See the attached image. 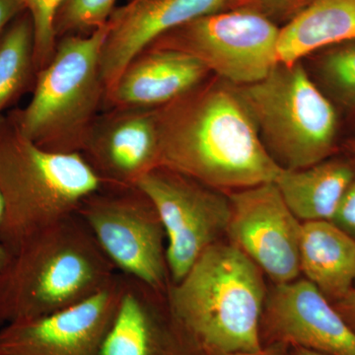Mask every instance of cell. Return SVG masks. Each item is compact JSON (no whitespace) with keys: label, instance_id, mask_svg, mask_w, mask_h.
Instances as JSON below:
<instances>
[{"label":"cell","instance_id":"19","mask_svg":"<svg viewBox=\"0 0 355 355\" xmlns=\"http://www.w3.org/2000/svg\"><path fill=\"white\" fill-rule=\"evenodd\" d=\"M354 176L347 161L324 160L305 169H282L275 184L299 220L331 221Z\"/></svg>","mask_w":355,"mask_h":355},{"label":"cell","instance_id":"10","mask_svg":"<svg viewBox=\"0 0 355 355\" xmlns=\"http://www.w3.org/2000/svg\"><path fill=\"white\" fill-rule=\"evenodd\" d=\"M226 234L275 284L297 279L302 222L292 214L275 183L233 191Z\"/></svg>","mask_w":355,"mask_h":355},{"label":"cell","instance_id":"20","mask_svg":"<svg viewBox=\"0 0 355 355\" xmlns=\"http://www.w3.org/2000/svg\"><path fill=\"white\" fill-rule=\"evenodd\" d=\"M36 74L34 28L24 11L0 38V114L34 88Z\"/></svg>","mask_w":355,"mask_h":355},{"label":"cell","instance_id":"11","mask_svg":"<svg viewBox=\"0 0 355 355\" xmlns=\"http://www.w3.org/2000/svg\"><path fill=\"white\" fill-rule=\"evenodd\" d=\"M121 273L85 300L0 328V355H100L118 309Z\"/></svg>","mask_w":355,"mask_h":355},{"label":"cell","instance_id":"32","mask_svg":"<svg viewBox=\"0 0 355 355\" xmlns=\"http://www.w3.org/2000/svg\"><path fill=\"white\" fill-rule=\"evenodd\" d=\"M137 1H141V0H132L130 2H137Z\"/></svg>","mask_w":355,"mask_h":355},{"label":"cell","instance_id":"14","mask_svg":"<svg viewBox=\"0 0 355 355\" xmlns=\"http://www.w3.org/2000/svg\"><path fill=\"white\" fill-rule=\"evenodd\" d=\"M104 188H133L159 167V135L155 110L116 109L95 121L83 151Z\"/></svg>","mask_w":355,"mask_h":355},{"label":"cell","instance_id":"26","mask_svg":"<svg viewBox=\"0 0 355 355\" xmlns=\"http://www.w3.org/2000/svg\"><path fill=\"white\" fill-rule=\"evenodd\" d=\"M254 3L258 4L261 8L266 10L284 11L292 10L297 8V6H307L311 0H251Z\"/></svg>","mask_w":355,"mask_h":355},{"label":"cell","instance_id":"22","mask_svg":"<svg viewBox=\"0 0 355 355\" xmlns=\"http://www.w3.org/2000/svg\"><path fill=\"white\" fill-rule=\"evenodd\" d=\"M67 0H22L34 28L35 64L37 72L46 67L55 55V19Z\"/></svg>","mask_w":355,"mask_h":355},{"label":"cell","instance_id":"21","mask_svg":"<svg viewBox=\"0 0 355 355\" xmlns=\"http://www.w3.org/2000/svg\"><path fill=\"white\" fill-rule=\"evenodd\" d=\"M318 70L331 94L343 106L355 108V41L329 51Z\"/></svg>","mask_w":355,"mask_h":355},{"label":"cell","instance_id":"28","mask_svg":"<svg viewBox=\"0 0 355 355\" xmlns=\"http://www.w3.org/2000/svg\"><path fill=\"white\" fill-rule=\"evenodd\" d=\"M2 216H3V202H2L1 196H0V223H1ZM9 258H10V254H9L6 248L2 246L1 243H0V272H1L2 268L6 266Z\"/></svg>","mask_w":355,"mask_h":355},{"label":"cell","instance_id":"8","mask_svg":"<svg viewBox=\"0 0 355 355\" xmlns=\"http://www.w3.org/2000/svg\"><path fill=\"white\" fill-rule=\"evenodd\" d=\"M76 212L119 272L167 291L164 228L153 202L137 187H103L86 198Z\"/></svg>","mask_w":355,"mask_h":355},{"label":"cell","instance_id":"4","mask_svg":"<svg viewBox=\"0 0 355 355\" xmlns=\"http://www.w3.org/2000/svg\"><path fill=\"white\" fill-rule=\"evenodd\" d=\"M102 188L83 154L42 148L22 132L13 110L0 114V243L9 254Z\"/></svg>","mask_w":355,"mask_h":355},{"label":"cell","instance_id":"13","mask_svg":"<svg viewBox=\"0 0 355 355\" xmlns=\"http://www.w3.org/2000/svg\"><path fill=\"white\" fill-rule=\"evenodd\" d=\"M263 316L280 342L326 355H355V331L307 279L275 284Z\"/></svg>","mask_w":355,"mask_h":355},{"label":"cell","instance_id":"23","mask_svg":"<svg viewBox=\"0 0 355 355\" xmlns=\"http://www.w3.org/2000/svg\"><path fill=\"white\" fill-rule=\"evenodd\" d=\"M116 0H67L55 19V34L98 29L106 25Z\"/></svg>","mask_w":355,"mask_h":355},{"label":"cell","instance_id":"30","mask_svg":"<svg viewBox=\"0 0 355 355\" xmlns=\"http://www.w3.org/2000/svg\"><path fill=\"white\" fill-rule=\"evenodd\" d=\"M294 355H326V354H320V352H314V350L303 349V347H294Z\"/></svg>","mask_w":355,"mask_h":355},{"label":"cell","instance_id":"15","mask_svg":"<svg viewBox=\"0 0 355 355\" xmlns=\"http://www.w3.org/2000/svg\"><path fill=\"white\" fill-rule=\"evenodd\" d=\"M228 0H141L130 2L109 20L101 53L106 93L128 64L166 33L191 21L219 12Z\"/></svg>","mask_w":355,"mask_h":355},{"label":"cell","instance_id":"12","mask_svg":"<svg viewBox=\"0 0 355 355\" xmlns=\"http://www.w3.org/2000/svg\"><path fill=\"white\" fill-rule=\"evenodd\" d=\"M100 355H203L173 314L167 291L121 273L118 309Z\"/></svg>","mask_w":355,"mask_h":355},{"label":"cell","instance_id":"27","mask_svg":"<svg viewBox=\"0 0 355 355\" xmlns=\"http://www.w3.org/2000/svg\"><path fill=\"white\" fill-rule=\"evenodd\" d=\"M336 310L345 318L355 324V288L352 289L342 299L336 301Z\"/></svg>","mask_w":355,"mask_h":355},{"label":"cell","instance_id":"25","mask_svg":"<svg viewBox=\"0 0 355 355\" xmlns=\"http://www.w3.org/2000/svg\"><path fill=\"white\" fill-rule=\"evenodd\" d=\"M24 11L22 0H0V38L10 23Z\"/></svg>","mask_w":355,"mask_h":355},{"label":"cell","instance_id":"17","mask_svg":"<svg viewBox=\"0 0 355 355\" xmlns=\"http://www.w3.org/2000/svg\"><path fill=\"white\" fill-rule=\"evenodd\" d=\"M300 270L329 300H340L355 282V240L333 222H302Z\"/></svg>","mask_w":355,"mask_h":355},{"label":"cell","instance_id":"29","mask_svg":"<svg viewBox=\"0 0 355 355\" xmlns=\"http://www.w3.org/2000/svg\"><path fill=\"white\" fill-rule=\"evenodd\" d=\"M231 355H286L284 350L280 347V345H275V347H268V349L259 350L256 352H249V354H237Z\"/></svg>","mask_w":355,"mask_h":355},{"label":"cell","instance_id":"3","mask_svg":"<svg viewBox=\"0 0 355 355\" xmlns=\"http://www.w3.org/2000/svg\"><path fill=\"white\" fill-rule=\"evenodd\" d=\"M261 272L238 248L218 241L183 279L169 284L173 314L203 355L261 349L260 326L268 296Z\"/></svg>","mask_w":355,"mask_h":355},{"label":"cell","instance_id":"1","mask_svg":"<svg viewBox=\"0 0 355 355\" xmlns=\"http://www.w3.org/2000/svg\"><path fill=\"white\" fill-rule=\"evenodd\" d=\"M155 110L159 167L216 189L275 183L282 168L261 144L237 86L202 83Z\"/></svg>","mask_w":355,"mask_h":355},{"label":"cell","instance_id":"18","mask_svg":"<svg viewBox=\"0 0 355 355\" xmlns=\"http://www.w3.org/2000/svg\"><path fill=\"white\" fill-rule=\"evenodd\" d=\"M354 41L355 0H311L280 29L277 57L292 64L324 46Z\"/></svg>","mask_w":355,"mask_h":355},{"label":"cell","instance_id":"16","mask_svg":"<svg viewBox=\"0 0 355 355\" xmlns=\"http://www.w3.org/2000/svg\"><path fill=\"white\" fill-rule=\"evenodd\" d=\"M209 70L189 53L147 49L121 73L106 100L116 109H157L205 83Z\"/></svg>","mask_w":355,"mask_h":355},{"label":"cell","instance_id":"5","mask_svg":"<svg viewBox=\"0 0 355 355\" xmlns=\"http://www.w3.org/2000/svg\"><path fill=\"white\" fill-rule=\"evenodd\" d=\"M109 22L88 36L67 35L36 74L31 101L13 110L24 133L42 148L81 153L106 96L101 53Z\"/></svg>","mask_w":355,"mask_h":355},{"label":"cell","instance_id":"6","mask_svg":"<svg viewBox=\"0 0 355 355\" xmlns=\"http://www.w3.org/2000/svg\"><path fill=\"white\" fill-rule=\"evenodd\" d=\"M261 144L286 170L316 165L333 153L338 116L300 62H279L259 83L237 86Z\"/></svg>","mask_w":355,"mask_h":355},{"label":"cell","instance_id":"24","mask_svg":"<svg viewBox=\"0 0 355 355\" xmlns=\"http://www.w3.org/2000/svg\"><path fill=\"white\" fill-rule=\"evenodd\" d=\"M331 222L355 240V176L347 187Z\"/></svg>","mask_w":355,"mask_h":355},{"label":"cell","instance_id":"7","mask_svg":"<svg viewBox=\"0 0 355 355\" xmlns=\"http://www.w3.org/2000/svg\"><path fill=\"white\" fill-rule=\"evenodd\" d=\"M279 32L261 11L243 8L198 18L166 33L149 48L184 51L222 80L244 86L263 80L279 64Z\"/></svg>","mask_w":355,"mask_h":355},{"label":"cell","instance_id":"31","mask_svg":"<svg viewBox=\"0 0 355 355\" xmlns=\"http://www.w3.org/2000/svg\"><path fill=\"white\" fill-rule=\"evenodd\" d=\"M352 153H354L355 154V142H354V144H352Z\"/></svg>","mask_w":355,"mask_h":355},{"label":"cell","instance_id":"9","mask_svg":"<svg viewBox=\"0 0 355 355\" xmlns=\"http://www.w3.org/2000/svg\"><path fill=\"white\" fill-rule=\"evenodd\" d=\"M153 202L166 235L170 284L183 279L203 252L218 242L231 216L229 196L190 177L156 167L137 184Z\"/></svg>","mask_w":355,"mask_h":355},{"label":"cell","instance_id":"2","mask_svg":"<svg viewBox=\"0 0 355 355\" xmlns=\"http://www.w3.org/2000/svg\"><path fill=\"white\" fill-rule=\"evenodd\" d=\"M77 212L28 239L0 272V324L65 309L118 275Z\"/></svg>","mask_w":355,"mask_h":355}]
</instances>
